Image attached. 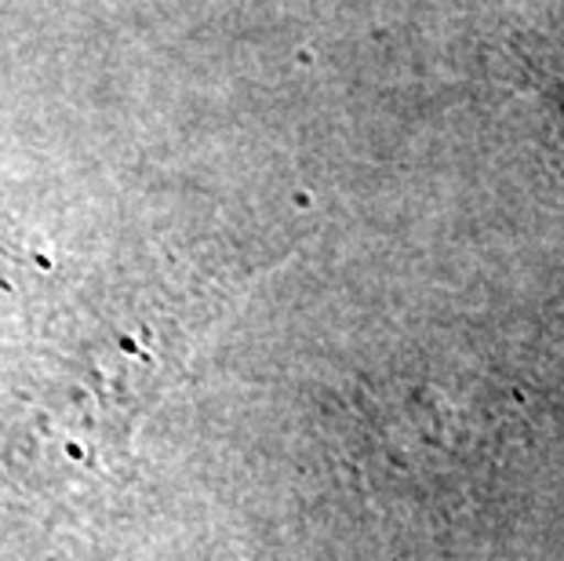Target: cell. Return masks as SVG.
I'll return each mask as SVG.
<instances>
[{
    "label": "cell",
    "mask_w": 564,
    "mask_h": 561,
    "mask_svg": "<svg viewBox=\"0 0 564 561\" xmlns=\"http://www.w3.org/2000/svg\"><path fill=\"white\" fill-rule=\"evenodd\" d=\"M226 303V284L186 273L139 281L102 303L26 393L15 431L22 467L47 485L110 482Z\"/></svg>",
    "instance_id": "cell-1"
}]
</instances>
